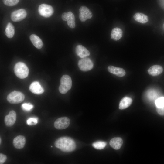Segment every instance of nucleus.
Here are the masks:
<instances>
[{
	"instance_id": "nucleus-1",
	"label": "nucleus",
	"mask_w": 164,
	"mask_h": 164,
	"mask_svg": "<svg viewBox=\"0 0 164 164\" xmlns=\"http://www.w3.org/2000/svg\"><path fill=\"white\" fill-rule=\"evenodd\" d=\"M54 145L56 148L65 152H71L76 147L74 141L71 138L66 136L61 137L57 139Z\"/></svg>"
},
{
	"instance_id": "nucleus-2",
	"label": "nucleus",
	"mask_w": 164,
	"mask_h": 164,
	"mask_svg": "<svg viewBox=\"0 0 164 164\" xmlns=\"http://www.w3.org/2000/svg\"><path fill=\"white\" fill-rule=\"evenodd\" d=\"M15 75L19 78L24 79L26 78L29 74V69L24 63L19 62L15 64L14 67Z\"/></svg>"
},
{
	"instance_id": "nucleus-3",
	"label": "nucleus",
	"mask_w": 164,
	"mask_h": 164,
	"mask_svg": "<svg viewBox=\"0 0 164 164\" xmlns=\"http://www.w3.org/2000/svg\"><path fill=\"white\" fill-rule=\"evenodd\" d=\"M60 83L59 90L61 93L65 94L71 89L72 80L70 77L69 75H63L60 79Z\"/></svg>"
},
{
	"instance_id": "nucleus-4",
	"label": "nucleus",
	"mask_w": 164,
	"mask_h": 164,
	"mask_svg": "<svg viewBox=\"0 0 164 164\" xmlns=\"http://www.w3.org/2000/svg\"><path fill=\"white\" fill-rule=\"evenodd\" d=\"M25 99L24 94L21 92L14 91L9 93L7 96L8 101L12 104H17L22 102Z\"/></svg>"
},
{
	"instance_id": "nucleus-5",
	"label": "nucleus",
	"mask_w": 164,
	"mask_h": 164,
	"mask_svg": "<svg viewBox=\"0 0 164 164\" xmlns=\"http://www.w3.org/2000/svg\"><path fill=\"white\" fill-rule=\"evenodd\" d=\"M38 11L41 16L47 18L50 17L53 14L54 10L51 6L46 4H42L39 6Z\"/></svg>"
},
{
	"instance_id": "nucleus-6",
	"label": "nucleus",
	"mask_w": 164,
	"mask_h": 164,
	"mask_svg": "<svg viewBox=\"0 0 164 164\" xmlns=\"http://www.w3.org/2000/svg\"><path fill=\"white\" fill-rule=\"evenodd\" d=\"M78 66L81 70L86 71L93 68V64L90 59L86 57L82 58L79 61Z\"/></svg>"
},
{
	"instance_id": "nucleus-7",
	"label": "nucleus",
	"mask_w": 164,
	"mask_h": 164,
	"mask_svg": "<svg viewBox=\"0 0 164 164\" xmlns=\"http://www.w3.org/2000/svg\"><path fill=\"white\" fill-rule=\"evenodd\" d=\"M70 124V119L66 117L57 119L54 123L55 128L57 129H63L67 128Z\"/></svg>"
},
{
	"instance_id": "nucleus-8",
	"label": "nucleus",
	"mask_w": 164,
	"mask_h": 164,
	"mask_svg": "<svg viewBox=\"0 0 164 164\" xmlns=\"http://www.w3.org/2000/svg\"><path fill=\"white\" fill-rule=\"evenodd\" d=\"M27 12L24 9H21L13 12L11 15L12 20L17 22L22 21L26 17Z\"/></svg>"
},
{
	"instance_id": "nucleus-9",
	"label": "nucleus",
	"mask_w": 164,
	"mask_h": 164,
	"mask_svg": "<svg viewBox=\"0 0 164 164\" xmlns=\"http://www.w3.org/2000/svg\"><path fill=\"white\" fill-rule=\"evenodd\" d=\"M91 12L87 7L83 6L79 9V18L82 22H84L86 20L90 19L92 17Z\"/></svg>"
},
{
	"instance_id": "nucleus-10",
	"label": "nucleus",
	"mask_w": 164,
	"mask_h": 164,
	"mask_svg": "<svg viewBox=\"0 0 164 164\" xmlns=\"http://www.w3.org/2000/svg\"><path fill=\"white\" fill-rule=\"evenodd\" d=\"M62 18L63 20L67 21V25L69 27L71 28L75 27V16L72 12L69 11L63 13L62 15Z\"/></svg>"
},
{
	"instance_id": "nucleus-11",
	"label": "nucleus",
	"mask_w": 164,
	"mask_h": 164,
	"mask_svg": "<svg viewBox=\"0 0 164 164\" xmlns=\"http://www.w3.org/2000/svg\"><path fill=\"white\" fill-rule=\"evenodd\" d=\"M16 118L15 112L14 110L11 111L9 114L5 117L4 121L5 125L8 127L12 126L16 121Z\"/></svg>"
},
{
	"instance_id": "nucleus-12",
	"label": "nucleus",
	"mask_w": 164,
	"mask_h": 164,
	"mask_svg": "<svg viewBox=\"0 0 164 164\" xmlns=\"http://www.w3.org/2000/svg\"><path fill=\"white\" fill-rule=\"evenodd\" d=\"M30 91L33 93L41 94L44 92V90L39 82L34 81L32 82L29 87Z\"/></svg>"
},
{
	"instance_id": "nucleus-13",
	"label": "nucleus",
	"mask_w": 164,
	"mask_h": 164,
	"mask_svg": "<svg viewBox=\"0 0 164 164\" xmlns=\"http://www.w3.org/2000/svg\"><path fill=\"white\" fill-rule=\"evenodd\" d=\"M26 139L22 135H19L16 137L13 140L14 146L16 148L20 149L23 148L25 144Z\"/></svg>"
},
{
	"instance_id": "nucleus-14",
	"label": "nucleus",
	"mask_w": 164,
	"mask_h": 164,
	"mask_svg": "<svg viewBox=\"0 0 164 164\" xmlns=\"http://www.w3.org/2000/svg\"><path fill=\"white\" fill-rule=\"evenodd\" d=\"M75 51L77 55L82 58L90 55L89 51L85 47L81 45L76 46Z\"/></svg>"
},
{
	"instance_id": "nucleus-15",
	"label": "nucleus",
	"mask_w": 164,
	"mask_h": 164,
	"mask_svg": "<svg viewBox=\"0 0 164 164\" xmlns=\"http://www.w3.org/2000/svg\"><path fill=\"white\" fill-rule=\"evenodd\" d=\"M108 70L110 73L119 77H123L126 73L125 70L123 68L112 66H109L108 67Z\"/></svg>"
},
{
	"instance_id": "nucleus-16",
	"label": "nucleus",
	"mask_w": 164,
	"mask_h": 164,
	"mask_svg": "<svg viewBox=\"0 0 164 164\" xmlns=\"http://www.w3.org/2000/svg\"><path fill=\"white\" fill-rule=\"evenodd\" d=\"M163 71L162 67L159 65H153L148 70V73L152 76H155L161 74Z\"/></svg>"
},
{
	"instance_id": "nucleus-17",
	"label": "nucleus",
	"mask_w": 164,
	"mask_h": 164,
	"mask_svg": "<svg viewBox=\"0 0 164 164\" xmlns=\"http://www.w3.org/2000/svg\"><path fill=\"white\" fill-rule=\"evenodd\" d=\"M123 143L122 139L119 137H116L112 138L110 141V145L115 150L119 149Z\"/></svg>"
},
{
	"instance_id": "nucleus-18",
	"label": "nucleus",
	"mask_w": 164,
	"mask_h": 164,
	"mask_svg": "<svg viewBox=\"0 0 164 164\" xmlns=\"http://www.w3.org/2000/svg\"><path fill=\"white\" fill-rule=\"evenodd\" d=\"M30 39L34 46L37 48L40 49L43 45L41 39L35 34H32L30 36Z\"/></svg>"
},
{
	"instance_id": "nucleus-19",
	"label": "nucleus",
	"mask_w": 164,
	"mask_h": 164,
	"mask_svg": "<svg viewBox=\"0 0 164 164\" xmlns=\"http://www.w3.org/2000/svg\"><path fill=\"white\" fill-rule=\"evenodd\" d=\"M123 31L122 30L119 28H113L111 32V38L114 41L120 39L122 36Z\"/></svg>"
},
{
	"instance_id": "nucleus-20",
	"label": "nucleus",
	"mask_w": 164,
	"mask_h": 164,
	"mask_svg": "<svg viewBox=\"0 0 164 164\" xmlns=\"http://www.w3.org/2000/svg\"><path fill=\"white\" fill-rule=\"evenodd\" d=\"M134 19L139 23L144 24L148 22V18L145 14L140 12L135 13L133 16Z\"/></svg>"
},
{
	"instance_id": "nucleus-21",
	"label": "nucleus",
	"mask_w": 164,
	"mask_h": 164,
	"mask_svg": "<svg viewBox=\"0 0 164 164\" xmlns=\"http://www.w3.org/2000/svg\"><path fill=\"white\" fill-rule=\"evenodd\" d=\"M132 102V99L128 97L123 98L120 101L119 108L120 109H124L129 107Z\"/></svg>"
},
{
	"instance_id": "nucleus-22",
	"label": "nucleus",
	"mask_w": 164,
	"mask_h": 164,
	"mask_svg": "<svg viewBox=\"0 0 164 164\" xmlns=\"http://www.w3.org/2000/svg\"><path fill=\"white\" fill-rule=\"evenodd\" d=\"M15 33V29L13 25L9 22L5 28V34L9 38L12 37Z\"/></svg>"
},
{
	"instance_id": "nucleus-23",
	"label": "nucleus",
	"mask_w": 164,
	"mask_h": 164,
	"mask_svg": "<svg viewBox=\"0 0 164 164\" xmlns=\"http://www.w3.org/2000/svg\"><path fill=\"white\" fill-rule=\"evenodd\" d=\"M107 143L102 141H97L94 142L92 146L95 149H102L105 147Z\"/></svg>"
},
{
	"instance_id": "nucleus-24",
	"label": "nucleus",
	"mask_w": 164,
	"mask_h": 164,
	"mask_svg": "<svg viewBox=\"0 0 164 164\" xmlns=\"http://www.w3.org/2000/svg\"><path fill=\"white\" fill-rule=\"evenodd\" d=\"M3 3L8 6H13L17 4L19 0H2Z\"/></svg>"
},
{
	"instance_id": "nucleus-25",
	"label": "nucleus",
	"mask_w": 164,
	"mask_h": 164,
	"mask_svg": "<svg viewBox=\"0 0 164 164\" xmlns=\"http://www.w3.org/2000/svg\"><path fill=\"white\" fill-rule=\"evenodd\" d=\"M22 109L27 111H30L33 108V105L31 103H24L21 106Z\"/></svg>"
},
{
	"instance_id": "nucleus-26",
	"label": "nucleus",
	"mask_w": 164,
	"mask_h": 164,
	"mask_svg": "<svg viewBox=\"0 0 164 164\" xmlns=\"http://www.w3.org/2000/svg\"><path fill=\"white\" fill-rule=\"evenodd\" d=\"M38 122V118L36 117H31L26 121V123L29 125H36Z\"/></svg>"
},
{
	"instance_id": "nucleus-27",
	"label": "nucleus",
	"mask_w": 164,
	"mask_h": 164,
	"mask_svg": "<svg viewBox=\"0 0 164 164\" xmlns=\"http://www.w3.org/2000/svg\"><path fill=\"white\" fill-rule=\"evenodd\" d=\"M156 107L159 108L164 105V97H161L157 99L155 102Z\"/></svg>"
},
{
	"instance_id": "nucleus-28",
	"label": "nucleus",
	"mask_w": 164,
	"mask_h": 164,
	"mask_svg": "<svg viewBox=\"0 0 164 164\" xmlns=\"http://www.w3.org/2000/svg\"><path fill=\"white\" fill-rule=\"evenodd\" d=\"M157 113L160 115H164V105L159 108L156 107Z\"/></svg>"
},
{
	"instance_id": "nucleus-29",
	"label": "nucleus",
	"mask_w": 164,
	"mask_h": 164,
	"mask_svg": "<svg viewBox=\"0 0 164 164\" xmlns=\"http://www.w3.org/2000/svg\"><path fill=\"white\" fill-rule=\"evenodd\" d=\"M7 159L6 155L4 154L1 153L0 154V164H3Z\"/></svg>"
},
{
	"instance_id": "nucleus-30",
	"label": "nucleus",
	"mask_w": 164,
	"mask_h": 164,
	"mask_svg": "<svg viewBox=\"0 0 164 164\" xmlns=\"http://www.w3.org/2000/svg\"><path fill=\"white\" fill-rule=\"evenodd\" d=\"M1 138H0V144L1 143Z\"/></svg>"
},
{
	"instance_id": "nucleus-31",
	"label": "nucleus",
	"mask_w": 164,
	"mask_h": 164,
	"mask_svg": "<svg viewBox=\"0 0 164 164\" xmlns=\"http://www.w3.org/2000/svg\"><path fill=\"white\" fill-rule=\"evenodd\" d=\"M51 147H53V146H51Z\"/></svg>"
}]
</instances>
